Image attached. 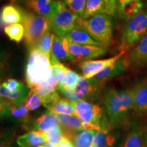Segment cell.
Returning a JSON list of instances; mask_svg holds the SVG:
<instances>
[{"mask_svg": "<svg viewBox=\"0 0 147 147\" xmlns=\"http://www.w3.org/2000/svg\"><path fill=\"white\" fill-rule=\"evenodd\" d=\"M104 104L112 127H118L127 122L134 109L131 89H110L104 93Z\"/></svg>", "mask_w": 147, "mask_h": 147, "instance_id": "1", "label": "cell"}, {"mask_svg": "<svg viewBox=\"0 0 147 147\" xmlns=\"http://www.w3.org/2000/svg\"><path fill=\"white\" fill-rule=\"evenodd\" d=\"M50 58L36 48L29 51L25 69V79L27 87L34 89L51 76Z\"/></svg>", "mask_w": 147, "mask_h": 147, "instance_id": "2", "label": "cell"}, {"mask_svg": "<svg viewBox=\"0 0 147 147\" xmlns=\"http://www.w3.org/2000/svg\"><path fill=\"white\" fill-rule=\"evenodd\" d=\"M76 23L87 29L103 47L106 48L110 45L113 39V23L110 16L102 13L87 19L78 17Z\"/></svg>", "mask_w": 147, "mask_h": 147, "instance_id": "3", "label": "cell"}, {"mask_svg": "<svg viewBox=\"0 0 147 147\" xmlns=\"http://www.w3.org/2000/svg\"><path fill=\"white\" fill-rule=\"evenodd\" d=\"M147 33V10L140 11L123 27L120 36V49L130 51Z\"/></svg>", "mask_w": 147, "mask_h": 147, "instance_id": "4", "label": "cell"}, {"mask_svg": "<svg viewBox=\"0 0 147 147\" xmlns=\"http://www.w3.org/2000/svg\"><path fill=\"white\" fill-rule=\"evenodd\" d=\"M23 15L22 24L25 29L24 41L30 49L36 45L42 36L51 31V21L50 18L46 16L23 10Z\"/></svg>", "mask_w": 147, "mask_h": 147, "instance_id": "5", "label": "cell"}, {"mask_svg": "<svg viewBox=\"0 0 147 147\" xmlns=\"http://www.w3.org/2000/svg\"><path fill=\"white\" fill-rule=\"evenodd\" d=\"M74 108V115L82 121L90 123L100 127L102 129H111L109 120L104 118V111L99 104L90 100H81L72 101Z\"/></svg>", "mask_w": 147, "mask_h": 147, "instance_id": "6", "label": "cell"}, {"mask_svg": "<svg viewBox=\"0 0 147 147\" xmlns=\"http://www.w3.org/2000/svg\"><path fill=\"white\" fill-rule=\"evenodd\" d=\"M78 18L67 8L65 3L59 1L56 10L50 18L53 32L59 36H65L76 26Z\"/></svg>", "mask_w": 147, "mask_h": 147, "instance_id": "7", "label": "cell"}, {"mask_svg": "<svg viewBox=\"0 0 147 147\" xmlns=\"http://www.w3.org/2000/svg\"><path fill=\"white\" fill-rule=\"evenodd\" d=\"M101 86L102 84L94 78H86L81 76L76 87L72 90L61 89L59 91L65 98L72 101H78L95 97Z\"/></svg>", "mask_w": 147, "mask_h": 147, "instance_id": "8", "label": "cell"}, {"mask_svg": "<svg viewBox=\"0 0 147 147\" xmlns=\"http://www.w3.org/2000/svg\"><path fill=\"white\" fill-rule=\"evenodd\" d=\"M62 38L67 50L70 55L76 58V60L82 61L91 59L103 56L106 53V48L102 46L79 45L70 42L64 37Z\"/></svg>", "mask_w": 147, "mask_h": 147, "instance_id": "9", "label": "cell"}, {"mask_svg": "<svg viewBox=\"0 0 147 147\" xmlns=\"http://www.w3.org/2000/svg\"><path fill=\"white\" fill-rule=\"evenodd\" d=\"M126 53L127 51H121L120 53L116 55L115 56L106 59H89L82 61L78 63V67L82 71V76H84L86 78H93L97 74H98L106 67L109 65L110 64L113 63L116 61L118 60L119 58L123 56Z\"/></svg>", "mask_w": 147, "mask_h": 147, "instance_id": "10", "label": "cell"}, {"mask_svg": "<svg viewBox=\"0 0 147 147\" xmlns=\"http://www.w3.org/2000/svg\"><path fill=\"white\" fill-rule=\"evenodd\" d=\"M29 110L23 103L14 104L8 101L1 100V117H8L21 123H26L30 121L31 115Z\"/></svg>", "mask_w": 147, "mask_h": 147, "instance_id": "11", "label": "cell"}, {"mask_svg": "<svg viewBox=\"0 0 147 147\" xmlns=\"http://www.w3.org/2000/svg\"><path fill=\"white\" fill-rule=\"evenodd\" d=\"M128 65L134 69L143 67L147 64V33L134 47L127 57Z\"/></svg>", "mask_w": 147, "mask_h": 147, "instance_id": "12", "label": "cell"}, {"mask_svg": "<svg viewBox=\"0 0 147 147\" xmlns=\"http://www.w3.org/2000/svg\"><path fill=\"white\" fill-rule=\"evenodd\" d=\"M123 56L119 58L113 63L110 64L109 65L106 67L104 69L97 74L93 78L102 84L106 80L119 76V74L124 72L127 69V67H129V65L127 57Z\"/></svg>", "mask_w": 147, "mask_h": 147, "instance_id": "13", "label": "cell"}, {"mask_svg": "<svg viewBox=\"0 0 147 147\" xmlns=\"http://www.w3.org/2000/svg\"><path fill=\"white\" fill-rule=\"evenodd\" d=\"M131 90L134 96V111L140 115L147 113V80L136 82Z\"/></svg>", "mask_w": 147, "mask_h": 147, "instance_id": "14", "label": "cell"}, {"mask_svg": "<svg viewBox=\"0 0 147 147\" xmlns=\"http://www.w3.org/2000/svg\"><path fill=\"white\" fill-rule=\"evenodd\" d=\"M29 9L34 13L50 18L56 10L58 1L55 0H23Z\"/></svg>", "mask_w": 147, "mask_h": 147, "instance_id": "15", "label": "cell"}, {"mask_svg": "<svg viewBox=\"0 0 147 147\" xmlns=\"http://www.w3.org/2000/svg\"><path fill=\"white\" fill-rule=\"evenodd\" d=\"M74 60H76V58L67 50L63 38L55 35L51 49L50 58L51 65L61 61H74Z\"/></svg>", "mask_w": 147, "mask_h": 147, "instance_id": "16", "label": "cell"}, {"mask_svg": "<svg viewBox=\"0 0 147 147\" xmlns=\"http://www.w3.org/2000/svg\"><path fill=\"white\" fill-rule=\"evenodd\" d=\"M63 37L70 42L79 45L102 46L89 34L87 29L78 24Z\"/></svg>", "mask_w": 147, "mask_h": 147, "instance_id": "17", "label": "cell"}, {"mask_svg": "<svg viewBox=\"0 0 147 147\" xmlns=\"http://www.w3.org/2000/svg\"><path fill=\"white\" fill-rule=\"evenodd\" d=\"M142 0H118V12L121 17L129 21L142 10Z\"/></svg>", "mask_w": 147, "mask_h": 147, "instance_id": "18", "label": "cell"}, {"mask_svg": "<svg viewBox=\"0 0 147 147\" xmlns=\"http://www.w3.org/2000/svg\"><path fill=\"white\" fill-rule=\"evenodd\" d=\"M59 125H60L59 115L48 110L35 121L32 128L36 131L47 132Z\"/></svg>", "mask_w": 147, "mask_h": 147, "instance_id": "19", "label": "cell"}, {"mask_svg": "<svg viewBox=\"0 0 147 147\" xmlns=\"http://www.w3.org/2000/svg\"><path fill=\"white\" fill-rule=\"evenodd\" d=\"M46 142H47L46 132L36 130L20 136L16 140L20 147H38Z\"/></svg>", "mask_w": 147, "mask_h": 147, "instance_id": "20", "label": "cell"}, {"mask_svg": "<svg viewBox=\"0 0 147 147\" xmlns=\"http://www.w3.org/2000/svg\"><path fill=\"white\" fill-rule=\"evenodd\" d=\"M28 88L25 87L23 83L17 90L14 91H10L5 87L1 84L0 88V94H1V100L8 101L14 104L18 105L22 104L26 100L29 94Z\"/></svg>", "mask_w": 147, "mask_h": 147, "instance_id": "21", "label": "cell"}, {"mask_svg": "<svg viewBox=\"0 0 147 147\" xmlns=\"http://www.w3.org/2000/svg\"><path fill=\"white\" fill-rule=\"evenodd\" d=\"M45 108L48 110L58 115H74V108L72 100L67 98H59L54 102L45 104Z\"/></svg>", "mask_w": 147, "mask_h": 147, "instance_id": "22", "label": "cell"}, {"mask_svg": "<svg viewBox=\"0 0 147 147\" xmlns=\"http://www.w3.org/2000/svg\"><path fill=\"white\" fill-rule=\"evenodd\" d=\"M23 18V10L14 5H6L1 10V18L4 25L22 23Z\"/></svg>", "mask_w": 147, "mask_h": 147, "instance_id": "23", "label": "cell"}, {"mask_svg": "<svg viewBox=\"0 0 147 147\" xmlns=\"http://www.w3.org/2000/svg\"><path fill=\"white\" fill-rule=\"evenodd\" d=\"M110 131V129H100L95 132L92 147H113L116 139Z\"/></svg>", "mask_w": 147, "mask_h": 147, "instance_id": "24", "label": "cell"}, {"mask_svg": "<svg viewBox=\"0 0 147 147\" xmlns=\"http://www.w3.org/2000/svg\"><path fill=\"white\" fill-rule=\"evenodd\" d=\"M96 131V130L86 129L77 132L72 139L75 147H92Z\"/></svg>", "mask_w": 147, "mask_h": 147, "instance_id": "25", "label": "cell"}, {"mask_svg": "<svg viewBox=\"0 0 147 147\" xmlns=\"http://www.w3.org/2000/svg\"><path fill=\"white\" fill-rule=\"evenodd\" d=\"M106 6L104 0H87L85 9L82 18L87 19L97 14L105 13Z\"/></svg>", "mask_w": 147, "mask_h": 147, "instance_id": "26", "label": "cell"}, {"mask_svg": "<svg viewBox=\"0 0 147 147\" xmlns=\"http://www.w3.org/2000/svg\"><path fill=\"white\" fill-rule=\"evenodd\" d=\"M144 141L142 129L140 127H135L129 133L123 147H144Z\"/></svg>", "mask_w": 147, "mask_h": 147, "instance_id": "27", "label": "cell"}, {"mask_svg": "<svg viewBox=\"0 0 147 147\" xmlns=\"http://www.w3.org/2000/svg\"><path fill=\"white\" fill-rule=\"evenodd\" d=\"M55 36V34L54 33L49 31L40 38V39L33 48H36L47 55L48 57L51 58V49H52Z\"/></svg>", "mask_w": 147, "mask_h": 147, "instance_id": "28", "label": "cell"}, {"mask_svg": "<svg viewBox=\"0 0 147 147\" xmlns=\"http://www.w3.org/2000/svg\"><path fill=\"white\" fill-rule=\"evenodd\" d=\"M57 89H59V82L51 76L47 80L34 88L42 97L52 94L57 91Z\"/></svg>", "mask_w": 147, "mask_h": 147, "instance_id": "29", "label": "cell"}, {"mask_svg": "<svg viewBox=\"0 0 147 147\" xmlns=\"http://www.w3.org/2000/svg\"><path fill=\"white\" fill-rule=\"evenodd\" d=\"M81 76L79 75L75 71L71 69H69L66 72L65 76L61 79V80L59 82V90L67 89L72 90L76 87L78 82L80 80Z\"/></svg>", "mask_w": 147, "mask_h": 147, "instance_id": "30", "label": "cell"}, {"mask_svg": "<svg viewBox=\"0 0 147 147\" xmlns=\"http://www.w3.org/2000/svg\"><path fill=\"white\" fill-rule=\"evenodd\" d=\"M4 32L11 40L19 42L24 38L25 29L23 24L14 23L5 26L4 27Z\"/></svg>", "mask_w": 147, "mask_h": 147, "instance_id": "31", "label": "cell"}, {"mask_svg": "<svg viewBox=\"0 0 147 147\" xmlns=\"http://www.w3.org/2000/svg\"><path fill=\"white\" fill-rule=\"evenodd\" d=\"M24 104L30 111L38 109L40 106L43 105L42 97L34 89H30L28 96L24 102Z\"/></svg>", "mask_w": 147, "mask_h": 147, "instance_id": "32", "label": "cell"}, {"mask_svg": "<svg viewBox=\"0 0 147 147\" xmlns=\"http://www.w3.org/2000/svg\"><path fill=\"white\" fill-rule=\"evenodd\" d=\"M67 8L78 17H82L85 9L87 0H63Z\"/></svg>", "mask_w": 147, "mask_h": 147, "instance_id": "33", "label": "cell"}, {"mask_svg": "<svg viewBox=\"0 0 147 147\" xmlns=\"http://www.w3.org/2000/svg\"><path fill=\"white\" fill-rule=\"evenodd\" d=\"M46 136H47V142L55 144V146H57L63 140L65 136L63 129L61 125H59L53 128L50 131L46 132Z\"/></svg>", "mask_w": 147, "mask_h": 147, "instance_id": "34", "label": "cell"}, {"mask_svg": "<svg viewBox=\"0 0 147 147\" xmlns=\"http://www.w3.org/2000/svg\"><path fill=\"white\" fill-rule=\"evenodd\" d=\"M69 69L62 64L61 62L57 63L51 66V76L53 77L58 82L63 78L65 74Z\"/></svg>", "mask_w": 147, "mask_h": 147, "instance_id": "35", "label": "cell"}, {"mask_svg": "<svg viewBox=\"0 0 147 147\" xmlns=\"http://www.w3.org/2000/svg\"><path fill=\"white\" fill-rule=\"evenodd\" d=\"M106 6L105 13L110 16H115L118 12V0H104Z\"/></svg>", "mask_w": 147, "mask_h": 147, "instance_id": "36", "label": "cell"}, {"mask_svg": "<svg viewBox=\"0 0 147 147\" xmlns=\"http://www.w3.org/2000/svg\"><path fill=\"white\" fill-rule=\"evenodd\" d=\"M23 84V82L18 81L15 79H8L6 82H3L1 85L6 88L8 91H14L17 90Z\"/></svg>", "mask_w": 147, "mask_h": 147, "instance_id": "37", "label": "cell"}, {"mask_svg": "<svg viewBox=\"0 0 147 147\" xmlns=\"http://www.w3.org/2000/svg\"><path fill=\"white\" fill-rule=\"evenodd\" d=\"M57 147H75V146L70 139H69L67 137H65L63 139V140L57 146Z\"/></svg>", "mask_w": 147, "mask_h": 147, "instance_id": "38", "label": "cell"}, {"mask_svg": "<svg viewBox=\"0 0 147 147\" xmlns=\"http://www.w3.org/2000/svg\"><path fill=\"white\" fill-rule=\"evenodd\" d=\"M38 147H57V146H55V144H51V143L49 142H46L45 143H44L43 144L40 145V146Z\"/></svg>", "mask_w": 147, "mask_h": 147, "instance_id": "39", "label": "cell"}, {"mask_svg": "<svg viewBox=\"0 0 147 147\" xmlns=\"http://www.w3.org/2000/svg\"><path fill=\"white\" fill-rule=\"evenodd\" d=\"M0 147H12L8 142H1Z\"/></svg>", "mask_w": 147, "mask_h": 147, "instance_id": "40", "label": "cell"}, {"mask_svg": "<svg viewBox=\"0 0 147 147\" xmlns=\"http://www.w3.org/2000/svg\"><path fill=\"white\" fill-rule=\"evenodd\" d=\"M144 139H145V142H146V144L147 145V129L146 130V133H145V135H144Z\"/></svg>", "mask_w": 147, "mask_h": 147, "instance_id": "41", "label": "cell"}, {"mask_svg": "<svg viewBox=\"0 0 147 147\" xmlns=\"http://www.w3.org/2000/svg\"></svg>", "mask_w": 147, "mask_h": 147, "instance_id": "42", "label": "cell"}]
</instances>
